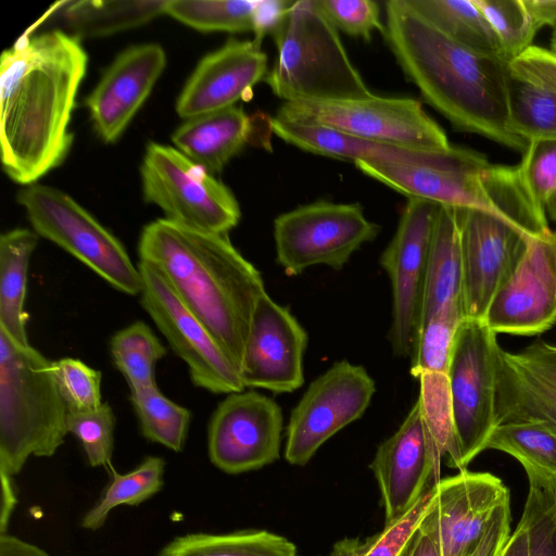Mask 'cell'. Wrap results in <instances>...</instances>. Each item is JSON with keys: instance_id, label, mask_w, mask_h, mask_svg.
<instances>
[{"instance_id": "44dd1931", "label": "cell", "mask_w": 556, "mask_h": 556, "mask_svg": "<svg viewBox=\"0 0 556 556\" xmlns=\"http://www.w3.org/2000/svg\"><path fill=\"white\" fill-rule=\"evenodd\" d=\"M464 318L462 303L434 316L419 332L412 354L410 374L419 381V401L426 420L446 465L463 470L455 441L448 367L454 336Z\"/></svg>"}, {"instance_id": "e0dca14e", "label": "cell", "mask_w": 556, "mask_h": 556, "mask_svg": "<svg viewBox=\"0 0 556 556\" xmlns=\"http://www.w3.org/2000/svg\"><path fill=\"white\" fill-rule=\"evenodd\" d=\"M508 500L509 491L496 476L460 470L433 485L419 530L432 539L441 556H469L496 509Z\"/></svg>"}, {"instance_id": "f1b7e54d", "label": "cell", "mask_w": 556, "mask_h": 556, "mask_svg": "<svg viewBox=\"0 0 556 556\" xmlns=\"http://www.w3.org/2000/svg\"><path fill=\"white\" fill-rule=\"evenodd\" d=\"M39 236L15 228L0 237V331L13 341L29 344L25 311L29 261Z\"/></svg>"}, {"instance_id": "d590c367", "label": "cell", "mask_w": 556, "mask_h": 556, "mask_svg": "<svg viewBox=\"0 0 556 556\" xmlns=\"http://www.w3.org/2000/svg\"><path fill=\"white\" fill-rule=\"evenodd\" d=\"M508 108L513 130L527 140H556V91L518 78L509 71Z\"/></svg>"}, {"instance_id": "ba28073f", "label": "cell", "mask_w": 556, "mask_h": 556, "mask_svg": "<svg viewBox=\"0 0 556 556\" xmlns=\"http://www.w3.org/2000/svg\"><path fill=\"white\" fill-rule=\"evenodd\" d=\"M485 320L463 318L450 367L452 421L463 470L485 450L497 426L496 357L501 348Z\"/></svg>"}, {"instance_id": "7402d4cb", "label": "cell", "mask_w": 556, "mask_h": 556, "mask_svg": "<svg viewBox=\"0 0 556 556\" xmlns=\"http://www.w3.org/2000/svg\"><path fill=\"white\" fill-rule=\"evenodd\" d=\"M267 73V55L253 40L231 39L199 62L177 99L176 112L189 119L233 106L249 99Z\"/></svg>"}, {"instance_id": "74e56055", "label": "cell", "mask_w": 556, "mask_h": 556, "mask_svg": "<svg viewBox=\"0 0 556 556\" xmlns=\"http://www.w3.org/2000/svg\"><path fill=\"white\" fill-rule=\"evenodd\" d=\"M432 496L433 486L382 531L365 540L343 539L333 546L330 556H404L429 510Z\"/></svg>"}, {"instance_id": "f546056e", "label": "cell", "mask_w": 556, "mask_h": 556, "mask_svg": "<svg viewBox=\"0 0 556 556\" xmlns=\"http://www.w3.org/2000/svg\"><path fill=\"white\" fill-rule=\"evenodd\" d=\"M166 0H80L61 3L72 36L98 37L141 26L164 14Z\"/></svg>"}, {"instance_id": "83f0119b", "label": "cell", "mask_w": 556, "mask_h": 556, "mask_svg": "<svg viewBox=\"0 0 556 556\" xmlns=\"http://www.w3.org/2000/svg\"><path fill=\"white\" fill-rule=\"evenodd\" d=\"M514 457L525 469L529 488L556 490V426L541 418L500 422L485 450Z\"/></svg>"}, {"instance_id": "d4e9b609", "label": "cell", "mask_w": 556, "mask_h": 556, "mask_svg": "<svg viewBox=\"0 0 556 556\" xmlns=\"http://www.w3.org/2000/svg\"><path fill=\"white\" fill-rule=\"evenodd\" d=\"M273 134L301 150L344 161H367L447 167L469 160L475 150L451 146L445 150H422L361 140L337 130L271 117Z\"/></svg>"}, {"instance_id": "d6986e66", "label": "cell", "mask_w": 556, "mask_h": 556, "mask_svg": "<svg viewBox=\"0 0 556 556\" xmlns=\"http://www.w3.org/2000/svg\"><path fill=\"white\" fill-rule=\"evenodd\" d=\"M442 456L418 400L369 465L379 484L384 526L403 517L440 480Z\"/></svg>"}, {"instance_id": "f35d334b", "label": "cell", "mask_w": 556, "mask_h": 556, "mask_svg": "<svg viewBox=\"0 0 556 556\" xmlns=\"http://www.w3.org/2000/svg\"><path fill=\"white\" fill-rule=\"evenodd\" d=\"M490 24L505 62L532 46L541 28L526 0H473Z\"/></svg>"}, {"instance_id": "4fadbf2b", "label": "cell", "mask_w": 556, "mask_h": 556, "mask_svg": "<svg viewBox=\"0 0 556 556\" xmlns=\"http://www.w3.org/2000/svg\"><path fill=\"white\" fill-rule=\"evenodd\" d=\"M138 268L141 305L187 364L193 384L212 393L243 391L238 368L205 325L186 307L157 269L141 261Z\"/></svg>"}, {"instance_id": "4316f807", "label": "cell", "mask_w": 556, "mask_h": 556, "mask_svg": "<svg viewBox=\"0 0 556 556\" xmlns=\"http://www.w3.org/2000/svg\"><path fill=\"white\" fill-rule=\"evenodd\" d=\"M462 280L457 208L441 205L428 257L420 330L446 307L462 303Z\"/></svg>"}, {"instance_id": "7a4b0ae2", "label": "cell", "mask_w": 556, "mask_h": 556, "mask_svg": "<svg viewBox=\"0 0 556 556\" xmlns=\"http://www.w3.org/2000/svg\"><path fill=\"white\" fill-rule=\"evenodd\" d=\"M386 15L388 46L424 100L458 130L523 154L529 142L510 126L508 64L452 40L407 0L387 1Z\"/></svg>"}, {"instance_id": "4dcf8cb0", "label": "cell", "mask_w": 556, "mask_h": 556, "mask_svg": "<svg viewBox=\"0 0 556 556\" xmlns=\"http://www.w3.org/2000/svg\"><path fill=\"white\" fill-rule=\"evenodd\" d=\"M157 556H296L295 545L265 530L189 533L165 545Z\"/></svg>"}, {"instance_id": "2e32d148", "label": "cell", "mask_w": 556, "mask_h": 556, "mask_svg": "<svg viewBox=\"0 0 556 556\" xmlns=\"http://www.w3.org/2000/svg\"><path fill=\"white\" fill-rule=\"evenodd\" d=\"M282 426V410L274 399L256 391L229 393L210 420V459L231 475L271 464L280 456Z\"/></svg>"}, {"instance_id": "cb8c5ba5", "label": "cell", "mask_w": 556, "mask_h": 556, "mask_svg": "<svg viewBox=\"0 0 556 556\" xmlns=\"http://www.w3.org/2000/svg\"><path fill=\"white\" fill-rule=\"evenodd\" d=\"M496 418H541L556 426V344L538 339L496 357Z\"/></svg>"}, {"instance_id": "f907efd6", "label": "cell", "mask_w": 556, "mask_h": 556, "mask_svg": "<svg viewBox=\"0 0 556 556\" xmlns=\"http://www.w3.org/2000/svg\"><path fill=\"white\" fill-rule=\"evenodd\" d=\"M541 27L556 28V0H526Z\"/></svg>"}, {"instance_id": "bcb514c9", "label": "cell", "mask_w": 556, "mask_h": 556, "mask_svg": "<svg viewBox=\"0 0 556 556\" xmlns=\"http://www.w3.org/2000/svg\"><path fill=\"white\" fill-rule=\"evenodd\" d=\"M510 500L494 513L481 541L469 556H498L511 534Z\"/></svg>"}, {"instance_id": "7dc6e473", "label": "cell", "mask_w": 556, "mask_h": 556, "mask_svg": "<svg viewBox=\"0 0 556 556\" xmlns=\"http://www.w3.org/2000/svg\"><path fill=\"white\" fill-rule=\"evenodd\" d=\"M293 1L288 0H256L253 12V42L261 48L266 35H271L280 24Z\"/></svg>"}, {"instance_id": "8fae6325", "label": "cell", "mask_w": 556, "mask_h": 556, "mask_svg": "<svg viewBox=\"0 0 556 556\" xmlns=\"http://www.w3.org/2000/svg\"><path fill=\"white\" fill-rule=\"evenodd\" d=\"M441 204L408 198L396 231L380 256L392 288L389 339L397 356H412L420 332L428 257Z\"/></svg>"}, {"instance_id": "836d02e7", "label": "cell", "mask_w": 556, "mask_h": 556, "mask_svg": "<svg viewBox=\"0 0 556 556\" xmlns=\"http://www.w3.org/2000/svg\"><path fill=\"white\" fill-rule=\"evenodd\" d=\"M114 365L130 391L156 387L155 364L166 355V348L143 321L121 329L110 340Z\"/></svg>"}, {"instance_id": "7c38bea8", "label": "cell", "mask_w": 556, "mask_h": 556, "mask_svg": "<svg viewBox=\"0 0 556 556\" xmlns=\"http://www.w3.org/2000/svg\"><path fill=\"white\" fill-rule=\"evenodd\" d=\"M375 392L376 383L363 366L346 359L332 364L312 381L291 412L287 462L307 464L326 441L364 415Z\"/></svg>"}, {"instance_id": "e575fe53", "label": "cell", "mask_w": 556, "mask_h": 556, "mask_svg": "<svg viewBox=\"0 0 556 556\" xmlns=\"http://www.w3.org/2000/svg\"><path fill=\"white\" fill-rule=\"evenodd\" d=\"M130 402L142 435L174 452L184 448L191 413L156 387L130 391Z\"/></svg>"}, {"instance_id": "52a82bcc", "label": "cell", "mask_w": 556, "mask_h": 556, "mask_svg": "<svg viewBox=\"0 0 556 556\" xmlns=\"http://www.w3.org/2000/svg\"><path fill=\"white\" fill-rule=\"evenodd\" d=\"M277 119L327 127L371 142L422 150H445L452 144L439 124L410 98L371 96L366 99L283 102Z\"/></svg>"}, {"instance_id": "ab89813d", "label": "cell", "mask_w": 556, "mask_h": 556, "mask_svg": "<svg viewBox=\"0 0 556 556\" xmlns=\"http://www.w3.org/2000/svg\"><path fill=\"white\" fill-rule=\"evenodd\" d=\"M66 426L67 432L80 442L90 466H112L115 415L109 403L89 410L68 412Z\"/></svg>"}, {"instance_id": "8d00e7d4", "label": "cell", "mask_w": 556, "mask_h": 556, "mask_svg": "<svg viewBox=\"0 0 556 556\" xmlns=\"http://www.w3.org/2000/svg\"><path fill=\"white\" fill-rule=\"evenodd\" d=\"M256 0H166L165 12L201 31H248Z\"/></svg>"}, {"instance_id": "816d5d0a", "label": "cell", "mask_w": 556, "mask_h": 556, "mask_svg": "<svg viewBox=\"0 0 556 556\" xmlns=\"http://www.w3.org/2000/svg\"><path fill=\"white\" fill-rule=\"evenodd\" d=\"M404 556H441L438 546L424 531L418 530Z\"/></svg>"}, {"instance_id": "d6a6232c", "label": "cell", "mask_w": 556, "mask_h": 556, "mask_svg": "<svg viewBox=\"0 0 556 556\" xmlns=\"http://www.w3.org/2000/svg\"><path fill=\"white\" fill-rule=\"evenodd\" d=\"M111 482L100 500L83 517L81 527L98 530L117 506H135L147 501L163 486L165 460L159 456L146 457L136 468L118 473L112 466Z\"/></svg>"}, {"instance_id": "ac0fdd59", "label": "cell", "mask_w": 556, "mask_h": 556, "mask_svg": "<svg viewBox=\"0 0 556 556\" xmlns=\"http://www.w3.org/2000/svg\"><path fill=\"white\" fill-rule=\"evenodd\" d=\"M485 323L496 334L526 337L556 324V230L527 238L525 252L495 294Z\"/></svg>"}, {"instance_id": "ffe728a7", "label": "cell", "mask_w": 556, "mask_h": 556, "mask_svg": "<svg viewBox=\"0 0 556 556\" xmlns=\"http://www.w3.org/2000/svg\"><path fill=\"white\" fill-rule=\"evenodd\" d=\"M307 333L290 311L266 292L258 299L245 341L240 377L244 388L290 393L304 383Z\"/></svg>"}, {"instance_id": "681fc988", "label": "cell", "mask_w": 556, "mask_h": 556, "mask_svg": "<svg viewBox=\"0 0 556 556\" xmlns=\"http://www.w3.org/2000/svg\"><path fill=\"white\" fill-rule=\"evenodd\" d=\"M498 556H530L529 531L522 518H520Z\"/></svg>"}, {"instance_id": "5b68a950", "label": "cell", "mask_w": 556, "mask_h": 556, "mask_svg": "<svg viewBox=\"0 0 556 556\" xmlns=\"http://www.w3.org/2000/svg\"><path fill=\"white\" fill-rule=\"evenodd\" d=\"M271 36L277 60L264 81L283 102L374 96L315 0L293 1Z\"/></svg>"}, {"instance_id": "9c48e42d", "label": "cell", "mask_w": 556, "mask_h": 556, "mask_svg": "<svg viewBox=\"0 0 556 556\" xmlns=\"http://www.w3.org/2000/svg\"><path fill=\"white\" fill-rule=\"evenodd\" d=\"M140 173L144 200L169 220L219 235H227L240 220L230 189L176 148L149 143Z\"/></svg>"}, {"instance_id": "f5cc1de1", "label": "cell", "mask_w": 556, "mask_h": 556, "mask_svg": "<svg viewBox=\"0 0 556 556\" xmlns=\"http://www.w3.org/2000/svg\"><path fill=\"white\" fill-rule=\"evenodd\" d=\"M546 214L551 219L556 222V195L551 200L546 206Z\"/></svg>"}, {"instance_id": "ee69618b", "label": "cell", "mask_w": 556, "mask_h": 556, "mask_svg": "<svg viewBox=\"0 0 556 556\" xmlns=\"http://www.w3.org/2000/svg\"><path fill=\"white\" fill-rule=\"evenodd\" d=\"M328 21L343 33L370 41L372 33H383L380 9L374 0H315Z\"/></svg>"}, {"instance_id": "277c9868", "label": "cell", "mask_w": 556, "mask_h": 556, "mask_svg": "<svg viewBox=\"0 0 556 556\" xmlns=\"http://www.w3.org/2000/svg\"><path fill=\"white\" fill-rule=\"evenodd\" d=\"M67 413L53 361L0 331V476L13 478L30 456H53Z\"/></svg>"}, {"instance_id": "b9f144b4", "label": "cell", "mask_w": 556, "mask_h": 556, "mask_svg": "<svg viewBox=\"0 0 556 556\" xmlns=\"http://www.w3.org/2000/svg\"><path fill=\"white\" fill-rule=\"evenodd\" d=\"M517 166L532 199L546 211L547 204L556 195V140L529 141Z\"/></svg>"}, {"instance_id": "3957f363", "label": "cell", "mask_w": 556, "mask_h": 556, "mask_svg": "<svg viewBox=\"0 0 556 556\" xmlns=\"http://www.w3.org/2000/svg\"><path fill=\"white\" fill-rule=\"evenodd\" d=\"M138 254L141 262L159 270L240 372L252 315L266 292L261 273L227 235L194 229L167 218L144 226Z\"/></svg>"}, {"instance_id": "db71d44e", "label": "cell", "mask_w": 556, "mask_h": 556, "mask_svg": "<svg viewBox=\"0 0 556 556\" xmlns=\"http://www.w3.org/2000/svg\"><path fill=\"white\" fill-rule=\"evenodd\" d=\"M551 49L556 52V28L552 30Z\"/></svg>"}, {"instance_id": "603a6c76", "label": "cell", "mask_w": 556, "mask_h": 556, "mask_svg": "<svg viewBox=\"0 0 556 556\" xmlns=\"http://www.w3.org/2000/svg\"><path fill=\"white\" fill-rule=\"evenodd\" d=\"M165 65L163 48L143 43L124 50L106 68L86 100L93 127L103 141L114 142L123 134Z\"/></svg>"}, {"instance_id": "7bdbcfd3", "label": "cell", "mask_w": 556, "mask_h": 556, "mask_svg": "<svg viewBox=\"0 0 556 556\" xmlns=\"http://www.w3.org/2000/svg\"><path fill=\"white\" fill-rule=\"evenodd\" d=\"M521 518L530 541V556H556V490L529 488Z\"/></svg>"}, {"instance_id": "1f68e13d", "label": "cell", "mask_w": 556, "mask_h": 556, "mask_svg": "<svg viewBox=\"0 0 556 556\" xmlns=\"http://www.w3.org/2000/svg\"><path fill=\"white\" fill-rule=\"evenodd\" d=\"M437 29L481 54L504 60L496 37L473 0H407Z\"/></svg>"}, {"instance_id": "484cf974", "label": "cell", "mask_w": 556, "mask_h": 556, "mask_svg": "<svg viewBox=\"0 0 556 556\" xmlns=\"http://www.w3.org/2000/svg\"><path fill=\"white\" fill-rule=\"evenodd\" d=\"M270 134L271 117L249 116L233 105L187 119L172 140L188 159L215 174L249 142L269 148Z\"/></svg>"}, {"instance_id": "c3c4849f", "label": "cell", "mask_w": 556, "mask_h": 556, "mask_svg": "<svg viewBox=\"0 0 556 556\" xmlns=\"http://www.w3.org/2000/svg\"><path fill=\"white\" fill-rule=\"evenodd\" d=\"M0 556H52L39 546L12 534L0 536Z\"/></svg>"}, {"instance_id": "9a60e30c", "label": "cell", "mask_w": 556, "mask_h": 556, "mask_svg": "<svg viewBox=\"0 0 556 556\" xmlns=\"http://www.w3.org/2000/svg\"><path fill=\"white\" fill-rule=\"evenodd\" d=\"M462 250L464 318L485 320L498 289L522 256L527 237L509 218L457 208Z\"/></svg>"}, {"instance_id": "6da1fadb", "label": "cell", "mask_w": 556, "mask_h": 556, "mask_svg": "<svg viewBox=\"0 0 556 556\" xmlns=\"http://www.w3.org/2000/svg\"><path fill=\"white\" fill-rule=\"evenodd\" d=\"M88 56L78 38L55 29L23 37L0 65V142L5 174L33 185L62 163Z\"/></svg>"}, {"instance_id": "f6af8a7d", "label": "cell", "mask_w": 556, "mask_h": 556, "mask_svg": "<svg viewBox=\"0 0 556 556\" xmlns=\"http://www.w3.org/2000/svg\"><path fill=\"white\" fill-rule=\"evenodd\" d=\"M508 67L518 78L556 91V52L552 49L532 45Z\"/></svg>"}, {"instance_id": "8992f818", "label": "cell", "mask_w": 556, "mask_h": 556, "mask_svg": "<svg viewBox=\"0 0 556 556\" xmlns=\"http://www.w3.org/2000/svg\"><path fill=\"white\" fill-rule=\"evenodd\" d=\"M34 231L80 261L116 290L137 295L142 279L122 242L63 191L33 184L17 194Z\"/></svg>"}, {"instance_id": "60d3db41", "label": "cell", "mask_w": 556, "mask_h": 556, "mask_svg": "<svg viewBox=\"0 0 556 556\" xmlns=\"http://www.w3.org/2000/svg\"><path fill=\"white\" fill-rule=\"evenodd\" d=\"M53 368L68 412L89 410L102 404L101 371L73 357L53 361Z\"/></svg>"}, {"instance_id": "5bb4252c", "label": "cell", "mask_w": 556, "mask_h": 556, "mask_svg": "<svg viewBox=\"0 0 556 556\" xmlns=\"http://www.w3.org/2000/svg\"><path fill=\"white\" fill-rule=\"evenodd\" d=\"M354 165L363 174L408 198L456 208L480 210L514 222L502 202L505 165L490 163L480 152L476 151L469 160L447 167L367 161H355Z\"/></svg>"}, {"instance_id": "30bf717a", "label": "cell", "mask_w": 556, "mask_h": 556, "mask_svg": "<svg viewBox=\"0 0 556 556\" xmlns=\"http://www.w3.org/2000/svg\"><path fill=\"white\" fill-rule=\"evenodd\" d=\"M379 232L380 226L365 216L358 203L315 201L275 218L276 258L289 276L315 265L338 270Z\"/></svg>"}]
</instances>
